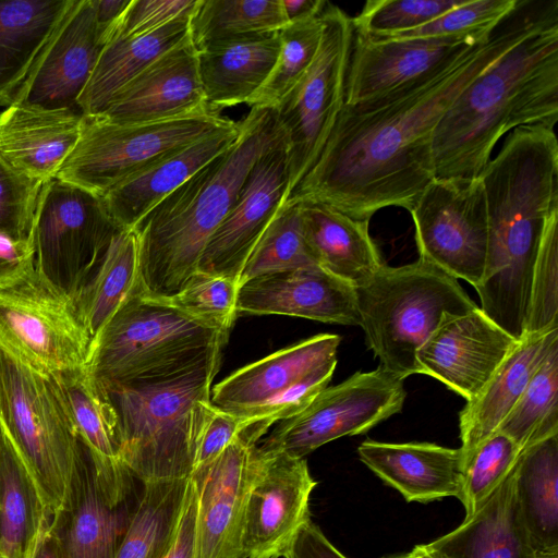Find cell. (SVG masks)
Segmentation results:
<instances>
[{
	"label": "cell",
	"instance_id": "obj_33",
	"mask_svg": "<svg viewBox=\"0 0 558 558\" xmlns=\"http://www.w3.org/2000/svg\"><path fill=\"white\" fill-rule=\"evenodd\" d=\"M138 240L134 229L113 236L94 275L72 300L75 314L92 341L120 305L138 287Z\"/></svg>",
	"mask_w": 558,
	"mask_h": 558
},
{
	"label": "cell",
	"instance_id": "obj_39",
	"mask_svg": "<svg viewBox=\"0 0 558 558\" xmlns=\"http://www.w3.org/2000/svg\"><path fill=\"white\" fill-rule=\"evenodd\" d=\"M65 0L0 1V88L29 60Z\"/></svg>",
	"mask_w": 558,
	"mask_h": 558
},
{
	"label": "cell",
	"instance_id": "obj_1",
	"mask_svg": "<svg viewBox=\"0 0 558 558\" xmlns=\"http://www.w3.org/2000/svg\"><path fill=\"white\" fill-rule=\"evenodd\" d=\"M550 5L519 0L486 40L436 74L368 102L343 105L318 158L287 201L327 204L368 221L386 207L411 211L436 179L433 137L444 113Z\"/></svg>",
	"mask_w": 558,
	"mask_h": 558
},
{
	"label": "cell",
	"instance_id": "obj_18",
	"mask_svg": "<svg viewBox=\"0 0 558 558\" xmlns=\"http://www.w3.org/2000/svg\"><path fill=\"white\" fill-rule=\"evenodd\" d=\"M488 37L376 39L353 32L344 105L368 102L414 85Z\"/></svg>",
	"mask_w": 558,
	"mask_h": 558
},
{
	"label": "cell",
	"instance_id": "obj_36",
	"mask_svg": "<svg viewBox=\"0 0 558 558\" xmlns=\"http://www.w3.org/2000/svg\"><path fill=\"white\" fill-rule=\"evenodd\" d=\"M45 517L34 487L3 435L0 449V558H26Z\"/></svg>",
	"mask_w": 558,
	"mask_h": 558
},
{
	"label": "cell",
	"instance_id": "obj_14",
	"mask_svg": "<svg viewBox=\"0 0 558 558\" xmlns=\"http://www.w3.org/2000/svg\"><path fill=\"white\" fill-rule=\"evenodd\" d=\"M420 257L476 288L483 277L488 215L481 177L436 178L410 211Z\"/></svg>",
	"mask_w": 558,
	"mask_h": 558
},
{
	"label": "cell",
	"instance_id": "obj_48",
	"mask_svg": "<svg viewBox=\"0 0 558 558\" xmlns=\"http://www.w3.org/2000/svg\"><path fill=\"white\" fill-rule=\"evenodd\" d=\"M43 185L17 174L0 160V233L14 239L33 238Z\"/></svg>",
	"mask_w": 558,
	"mask_h": 558
},
{
	"label": "cell",
	"instance_id": "obj_8",
	"mask_svg": "<svg viewBox=\"0 0 558 558\" xmlns=\"http://www.w3.org/2000/svg\"><path fill=\"white\" fill-rule=\"evenodd\" d=\"M234 123L210 112L129 124L83 114L76 145L57 179L102 197L151 165Z\"/></svg>",
	"mask_w": 558,
	"mask_h": 558
},
{
	"label": "cell",
	"instance_id": "obj_10",
	"mask_svg": "<svg viewBox=\"0 0 558 558\" xmlns=\"http://www.w3.org/2000/svg\"><path fill=\"white\" fill-rule=\"evenodd\" d=\"M320 17L323 34L316 57L275 109L288 138V197L318 158L344 105L351 17L328 1Z\"/></svg>",
	"mask_w": 558,
	"mask_h": 558
},
{
	"label": "cell",
	"instance_id": "obj_37",
	"mask_svg": "<svg viewBox=\"0 0 558 558\" xmlns=\"http://www.w3.org/2000/svg\"><path fill=\"white\" fill-rule=\"evenodd\" d=\"M287 24L281 0H201L191 37L201 51L217 43L276 33Z\"/></svg>",
	"mask_w": 558,
	"mask_h": 558
},
{
	"label": "cell",
	"instance_id": "obj_9",
	"mask_svg": "<svg viewBox=\"0 0 558 558\" xmlns=\"http://www.w3.org/2000/svg\"><path fill=\"white\" fill-rule=\"evenodd\" d=\"M119 230L101 197L57 178L46 182L33 227L36 275L73 300Z\"/></svg>",
	"mask_w": 558,
	"mask_h": 558
},
{
	"label": "cell",
	"instance_id": "obj_22",
	"mask_svg": "<svg viewBox=\"0 0 558 558\" xmlns=\"http://www.w3.org/2000/svg\"><path fill=\"white\" fill-rule=\"evenodd\" d=\"M236 314L286 315L360 326L355 288L318 265L267 274L239 287Z\"/></svg>",
	"mask_w": 558,
	"mask_h": 558
},
{
	"label": "cell",
	"instance_id": "obj_29",
	"mask_svg": "<svg viewBox=\"0 0 558 558\" xmlns=\"http://www.w3.org/2000/svg\"><path fill=\"white\" fill-rule=\"evenodd\" d=\"M298 203L305 243L319 267L356 288L384 265L368 220L323 203Z\"/></svg>",
	"mask_w": 558,
	"mask_h": 558
},
{
	"label": "cell",
	"instance_id": "obj_12",
	"mask_svg": "<svg viewBox=\"0 0 558 558\" xmlns=\"http://www.w3.org/2000/svg\"><path fill=\"white\" fill-rule=\"evenodd\" d=\"M90 339L71 299L35 275L0 291V349L47 376L84 367Z\"/></svg>",
	"mask_w": 558,
	"mask_h": 558
},
{
	"label": "cell",
	"instance_id": "obj_40",
	"mask_svg": "<svg viewBox=\"0 0 558 558\" xmlns=\"http://www.w3.org/2000/svg\"><path fill=\"white\" fill-rule=\"evenodd\" d=\"M320 14L289 23L279 31L280 47L276 62L263 85L247 100L251 108L276 109L307 72L322 40Z\"/></svg>",
	"mask_w": 558,
	"mask_h": 558
},
{
	"label": "cell",
	"instance_id": "obj_31",
	"mask_svg": "<svg viewBox=\"0 0 558 558\" xmlns=\"http://www.w3.org/2000/svg\"><path fill=\"white\" fill-rule=\"evenodd\" d=\"M192 16L179 17L147 34L107 41L77 99L82 113H100L120 88L190 34Z\"/></svg>",
	"mask_w": 558,
	"mask_h": 558
},
{
	"label": "cell",
	"instance_id": "obj_27",
	"mask_svg": "<svg viewBox=\"0 0 558 558\" xmlns=\"http://www.w3.org/2000/svg\"><path fill=\"white\" fill-rule=\"evenodd\" d=\"M556 341L558 328L524 335L478 395L466 401L459 412L463 465L475 448L497 430Z\"/></svg>",
	"mask_w": 558,
	"mask_h": 558
},
{
	"label": "cell",
	"instance_id": "obj_53",
	"mask_svg": "<svg viewBox=\"0 0 558 558\" xmlns=\"http://www.w3.org/2000/svg\"><path fill=\"white\" fill-rule=\"evenodd\" d=\"M196 498L192 482L179 525L178 534L166 558H194V524Z\"/></svg>",
	"mask_w": 558,
	"mask_h": 558
},
{
	"label": "cell",
	"instance_id": "obj_13",
	"mask_svg": "<svg viewBox=\"0 0 558 558\" xmlns=\"http://www.w3.org/2000/svg\"><path fill=\"white\" fill-rule=\"evenodd\" d=\"M403 381L379 366L356 372L325 388L301 413L282 421L258 447L304 458L340 437L365 434L402 410L407 396Z\"/></svg>",
	"mask_w": 558,
	"mask_h": 558
},
{
	"label": "cell",
	"instance_id": "obj_55",
	"mask_svg": "<svg viewBox=\"0 0 558 558\" xmlns=\"http://www.w3.org/2000/svg\"><path fill=\"white\" fill-rule=\"evenodd\" d=\"M326 2L324 0H281L288 23L318 16Z\"/></svg>",
	"mask_w": 558,
	"mask_h": 558
},
{
	"label": "cell",
	"instance_id": "obj_26",
	"mask_svg": "<svg viewBox=\"0 0 558 558\" xmlns=\"http://www.w3.org/2000/svg\"><path fill=\"white\" fill-rule=\"evenodd\" d=\"M238 135L235 122L114 186L101 197L109 215L120 229H134L163 198L232 146Z\"/></svg>",
	"mask_w": 558,
	"mask_h": 558
},
{
	"label": "cell",
	"instance_id": "obj_15",
	"mask_svg": "<svg viewBox=\"0 0 558 558\" xmlns=\"http://www.w3.org/2000/svg\"><path fill=\"white\" fill-rule=\"evenodd\" d=\"M140 482L121 461L93 458L81 440L69 505L51 522L62 557L114 558L140 502Z\"/></svg>",
	"mask_w": 558,
	"mask_h": 558
},
{
	"label": "cell",
	"instance_id": "obj_7",
	"mask_svg": "<svg viewBox=\"0 0 558 558\" xmlns=\"http://www.w3.org/2000/svg\"><path fill=\"white\" fill-rule=\"evenodd\" d=\"M0 426L39 499L54 522L69 505L81 440L50 376L0 349Z\"/></svg>",
	"mask_w": 558,
	"mask_h": 558
},
{
	"label": "cell",
	"instance_id": "obj_19",
	"mask_svg": "<svg viewBox=\"0 0 558 558\" xmlns=\"http://www.w3.org/2000/svg\"><path fill=\"white\" fill-rule=\"evenodd\" d=\"M518 341L478 306L462 314L446 313L417 351L418 374L436 378L470 401Z\"/></svg>",
	"mask_w": 558,
	"mask_h": 558
},
{
	"label": "cell",
	"instance_id": "obj_50",
	"mask_svg": "<svg viewBox=\"0 0 558 558\" xmlns=\"http://www.w3.org/2000/svg\"><path fill=\"white\" fill-rule=\"evenodd\" d=\"M245 428L244 417L210 404L198 435L194 468L219 454Z\"/></svg>",
	"mask_w": 558,
	"mask_h": 558
},
{
	"label": "cell",
	"instance_id": "obj_6",
	"mask_svg": "<svg viewBox=\"0 0 558 558\" xmlns=\"http://www.w3.org/2000/svg\"><path fill=\"white\" fill-rule=\"evenodd\" d=\"M355 293L360 327L378 366L402 379L418 374L417 351L446 313L477 307L458 279L421 257L384 264Z\"/></svg>",
	"mask_w": 558,
	"mask_h": 558
},
{
	"label": "cell",
	"instance_id": "obj_49",
	"mask_svg": "<svg viewBox=\"0 0 558 558\" xmlns=\"http://www.w3.org/2000/svg\"><path fill=\"white\" fill-rule=\"evenodd\" d=\"M201 0H131L119 21L106 35V44L116 37L140 36L168 23L193 15Z\"/></svg>",
	"mask_w": 558,
	"mask_h": 558
},
{
	"label": "cell",
	"instance_id": "obj_44",
	"mask_svg": "<svg viewBox=\"0 0 558 558\" xmlns=\"http://www.w3.org/2000/svg\"><path fill=\"white\" fill-rule=\"evenodd\" d=\"M519 0H464L432 22L387 38H486L508 17Z\"/></svg>",
	"mask_w": 558,
	"mask_h": 558
},
{
	"label": "cell",
	"instance_id": "obj_25",
	"mask_svg": "<svg viewBox=\"0 0 558 558\" xmlns=\"http://www.w3.org/2000/svg\"><path fill=\"white\" fill-rule=\"evenodd\" d=\"M340 341L336 333H319L247 364L211 388L210 402L236 415L258 408L337 359Z\"/></svg>",
	"mask_w": 558,
	"mask_h": 558
},
{
	"label": "cell",
	"instance_id": "obj_56",
	"mask_svg": "<svg viewBox=\"0 0 558 558\" xmlns=\"http://www.w3.org/2000/svg\"><path fill=\"white\" fill-rule=\"evenodd\" d=\"M98 23L106 34L114 26L129 7L131 0H93Z\"/></svg>",
	"mask_w": 558,
	"mask_h": 558
},
{
	"label": "cell",
	"instance_id": "obj_21",
	"mask_svg": "<svg viewBox=\"0 0 558 558\" xmlns=\"http://www.w3.org/2000/svg\"><path fill=\"white\" fill-rule=\"evenodd\" d=\"M208 112L199 76L198 51L190 32L120 88L97 114L111 122L129 124Z\"/></svg>",
	"mask_w": 558,
	"mask_h": 558
},
{
	"label": "cell",
	"instance_id": "obj_52",
	"mask_svg": "<svg viewBox=\"0 0 558 558\" xmlns=\"http://www.w3.org/2000/svg\"><path fill=\"white\" fill-rule=\"evenodd\" d=\"M284 558H348L337 549L312 520L299 531Z\"/></svg>",
	"mask_w": 558,
	"mask_h": 558
},
{
	"label": "cell",
	"instance_id": "obj_35",
	"mask_svg": "<svg viewBox=\"0 0 558 558\" xmlns=\"http://www.w3.org/2000/svg\"><path fill=\"white\" fill-rule=\"evenodd\" d=\"M50 378L82 442L99 458L121 461L114 409L85 367L61 372Z\"/></svg>",
	"mask_w": 558,
	"mask_h": 558
},
{
	"label": "cell",
	"instance_id": "obj_43",
	"mask_svg": "<svg viewBox=\"0 0 558 558\" xmlns=\"http://www.w3.org/2000/svg\"><path fill=\"white\" fill-rule=\"evenodd\" d=\"M522 450L507 435L495 432L481 442L463 465L459 500L472 515L515 465Z\"/></svg>",
	"mask_w": 558,
	"mask_h": 558
},
{
	"label": "cell",
	"instance_id": "obj_38",
	"mask_svg": "<svg viewBox=\"0 0 558 558\" xmlns=\"http://www.w3.org/2000/svg\"><path fill=\"white\" fill-rule=\"evenodd\" d=\"M496 432L507 435L522 451L558 434V341L550 347Z\"/></svg>",
	"mask_w": 558,
	"mask_h": 558
},
{
	"label": "cell",
	"instance_id": "obj_28",
	"mask_svg": "<svg viewBox=\"0 0 558 558\" xmlns=\"http://www.w3.org/2000/svg\"><path fill=\"white\" fill-rule=\"evenodd\" d=\"M428 545L446 558H537L520 514L514 466L472 515Z\"/></svg>",
	"mask_w": 558,
	"mask_h": 558
},
{
	"label": "cell",
	"instance_id": "obj_42",
	"mask_svg": "<svg viewBox=\"0 0 558 558\" xmlns=\"http://www.w3.org/2000/svg\"><path fill=\"white\" fill-rule=\"evenodd\" d=\"M239 287L232 278L197 269L175 294L157 300L213 328L229 332L238 315Z\"/></svg>",
	"mask_w": 558,
	"mask_h": 558
},
{
	"label": "cell",
	"instance_id": "obj_16",
	"mask_svg": "<svg viewBox=\"0 0 558 558\" xmlns=\"http://www.w3.org/2000/svg\"><path fill=\"white\" fill-rule=\"evenodd\" d=\"M316 484L304 458L256 445L244 513L245 558L286 557L300 529L311 520L310 498Z\"/></svg>",
	"mask_w": 558,
	"mask_h": 558
},
{
	"label": "cell",
	"instance_id": "obj_32",
	"mask_svg": "<svg viewBox=\"0 0 558 558\" xmlns=\"http://www.w3.org/2000/svg\"><path fill=\"white\" fill-rule=\"evenodd\" d=\"M514 483L520 514L536 556L558 554V434L521 452Z\"/></svg>",
	"mask_w": 558,
	"mask_h": 558
},
{
	"label": "cell",
	"instance_id": "obj_3",
	"mask_svg": "<svg viewBox=\"0 0 558 558\" xmlns=\"http://www.w3.org/2000/svg\"><path fill=\"white\" fill-rule=\"evenodd\" d=\"M288 142L275 109L252 107L226 151L163 198L135 227L141 291L175 294L197 270L202 254L236 201L256 161Z\"/></svg>",
	"mask_w": 558,
	"mask_h": 558
},
{
	"label": "cell",
	"instance_id": "obj_4",
	"mask_svg": "<svg viewBox=\"0 0 558 558\" xmlns=\"http://www.w3.org/2000/svg\"><path fill=\"white\" fill-rule=\"evenodd\" d=\"M221 351L180 372L101 388L114 409L121 462L142 483L190 478Z\"/></svg>",
	"mask_w": 558,
	"mask_h": 558
},
{
	"label": "cell",
	"instance_id": "obj_46",
	"mask_svg": "<svg viewBox=\"0 0 558 558\" xmlns=\"http://www.w3.org/2000/svg\"><path fill=\"white\" fill-rule=\"evenodd\" d=\"M464 0H368L355 17L353 32L369 38L418 28L461 4Z\"/></svg>",
	"mask_w": 558,
	"mask_h": 558
},
{
	"label": "cell",
	"instance_id": "obj_2",
	"mask_svg": "<svg viewBox=\"0 0 558 558\" xmlns=\"http://www.w3.org/2000/svg\"><path fill=\"white\" fill-rule=\"evenodd\" d=\"M558 121V1L457 96L433 137L436 178H477L497 142Z\"/></svg>",
	"mask_w": 558,
	"mask_h": 558
},
{
	"label": "cell",
	"instance_id": "obj_17",
	"mask_svg": "<svg viewBox=\"0 0 558 558\" xmlns=\"http://www.w3.org/2000/svg\"><path fill=\"white\" fill-rule=\"evenodd\" d=\"M257 442L242 432L219 454L194 468V558H245L244 513Z\"/></svg>",
	"mask_w": 558,
	"mask_h": 558
},
{
	"label": "cell",
	"instance_id": "obj_59",
	"mask_svg": "<svg viewBox=\"0 0 558 558\" xmlns=\"http://www.w3.org/2000/svg\"><path fill=\"white\" fill-rule=\"evenodd\" d=\"M537 558H558V554L537 556Z\"/></svg>",
	"mask_w": 558,
	"mask_h": 558
},
{
	"label": "cell",
	"instance_id": "obj_24",
	"mask_svg": "<svg viewBox=\"0 0 558 558\" xmlns=\"http://www.w3.org/2000/svg\"><path fill=\"white\" fill-rule=\"evenodd\" d=\"M360 460L407 501L460 498L463 462L460 449L430 442L363 441Z\"/></svg>",
	"mask_w": 558,
	"mask_h": 558
},
{
	"label": "cell",
	"instance_id": "obj_45",
	"mask_svg": "<svg viewBox=\"0 0 558 558\" xmlns=\"http://www.w3.org/2000/svg\"><path fill=\"white\" fill-rule=\"evenodd\" d=\"M558 208L547 217L533 268L524 335L558 328Z\"/></svg>",
	"mask_w": 558,
	"mask_h": 558
},
{
	"label": "cell",
	"instance_id": "obj_41",
	"mask_svg": "<svg viewBox=\"0 0 558 558\" xmlns=\"http://www.w3.org/2000/svg\"><path fill=\"white\" fill-rule=\"evenodd\" d=\"M317 265L305 243L300 205L284 202L248 256L239 284L267 274Z\"/></svg>",
	"mask_w": 558,
	"mask_h": 558
},
{
	"label": "cell",
	"instance_id": "obj_60",
	"mask_svg": "<svg viewBox=\"0 0 558 558\" xmlns=\"http://www.w3.org/2000/svg\"><path fill=\"white\" fill-rule=\"evenodd\" d=\"M2 439H3V432H2V428L0 426V449H1Z\"/></svg>",
	"mask_w": 558,
	"mask_h": 558
},
{
	"label": "cell",
	"instance_id": "obj_20",
	"mask_svg": "<svg viewBox=\"0 0 558 558\" xmlns=\"http://www.w3.org/2000/svg\"><path fill=\"white\" fill-rule=\"evenodd\" d=\"M287 146L288 142L282 143L256 161L233 206L209 239L198 270L239 282L248 256L288 197Z\"/></svg>",
	"mask_w": 558,
	"mask_h": 558
},
{
	"label": "cell",
	"instance_id": "obj_54",
	"mask_svg": "<svg viewBox=\"0 0 558 558\" xmlns=\"http://www.w3.org/2000/svg\"><path fill=\"white\" fill-rule=\"evenodd\" d=\"M26 558H63L50 520H45L36 542Z\"/></svg>",
	"mask_w": 558,
	"mask_h": 558
},
{
	"label": "cell",
	"instance_id": "obj_57",
	"mask_svg": "<svg viewBox=\"0 0 558 558\" xmlns=\"http://www.w3.org/2000/svg\"><path fill=\"white\" fill-rule=\"evenodd\" d=\"M420 558H446L436 549L432 548L428 544H422L416 546Z\"/></svg>",
	"mask_w": 558,
	"mask_h": 558
},
{
	"label": "cell",
	"instance_id": "obj_23",
	"mask_svg": "<svg viewBox=\"0 0 558 558\" xmlns=\"http://www.w3.org/2000/svg\"><path fill=\"white\" fill-rule=\"evenodd\" d=\"M82 118L74 107L10 104L0 112V160L40 184L56 179L76 145Z\"/></svg>",
	"mask_w": 558,
	"mask_h": 558
},
{
	"label": "cell",
	"instance_id": "obj_5",
	"mask_svg": "<svg viewBox=\"0 0 558 558\" xmlns=\"http://www.w3.org/2000/svg\"><path fill=\"white\" fill-rule=\"evenodd\" d=\"M228 335L146 296L138 286L92 341L84 367L101 388L146 381L221 351Z\"/></svg>",
	"mask_w": 558,
	"mask_h": 558
},
{
	"label": "cell",
	"instance_id": "obj_30",
	"mask_svg": "<svg viewBox=\"0 0 558 558\" xmlns=\"http://www.w3.org/2000/svg\"><path fill=\"white\" fill-rule=\"evenodd\" d=\"M279 32L217 43L198 51V68L209 112L246 104L276 62Z\"/></svg>",
	"mask_w": 558,
	"mask_h": 558
},
{
	"label": "cell",
	"instance_id": "obj_51",
	"mask_svg": "<svg viewBox=\"0 0 558 558\" xmlns=\"http://www.w3.org/2000/svg\"><path fill=\"white\" fill-rule=\"evenodd\" d=\"M34 275L33 238L14 239L0 233V291L17 287Z\"/></svg>",
	"mask_w": 558,
	"mask_h": 558
},
{
	"label": "cell",
	"instance_id": "obj_34",
	"mask_svg": "<svg viewBox=\"0 0 558 558\" xmlns=\"http://www.w3.org/2000/svg\"><path fill=\"white\" fill-rule=\"evenodd\" d=\"M190 478L143 483L137 509L114 558H166L174 544Z\"/></svg>",
	"mask_w": 558,
	"mask_h": 558
},
{
	"label": "cell",
	"instance_id": "obj_58",
	"mask_svg": "<svg viewBox=\"0 0 558 558\" xmlns=\"http://www.w3.org/2000/svg\"><path fill=\"white\" fill-rule=\"evenodd\" d=\"M386 558H420V555H418L417 548L415 546L409 553L399 554V555H395V556H390V557H386Z\"/></svg>",
	"mask_w": 558,
	"mask_h": 558
},
{
	"label": "cell",
	"instance_id": "obj_47",
	"mask_svg": "<svg viewBox=\"0 0 558 558\" xmlns=\"http://www.w3.org/2000/svg\"><path fill=\"white\" fill-rule=\"evenodd\" d=\"M336 366L337 359H332L312 371L267 403L239 414L246 421L244 432L259 440L272 424L292 418L301 413L328 387Z\"/></svg>",
	"mask_w": 558,
	"mask_h": 558
},
{
	"label": "cell",
	"instance_id": "obj_11",
	"mask_svg": "<svg viewBox=\"0 0 558 558\" xmlns=\"http://www.w3.org/2000/svg\"><path fill=\"white\" fill-rule=\"evenodd\" d=\"M105 33L93 0H65L29 60L0 88V107L24 101L78 108L77 99L106 45Z\"/></svg>",
	"mask_w": 558,
	"mask_h": 558
}]
</instances>
